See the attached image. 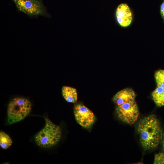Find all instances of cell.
Instances as JSON below:
<instances>
[{"mask_svg": "<svg viewBox=\"0 0 164 164\" xmlns=\"http://www.w3.org/2000/svg\"><path fill=\"white\" fill-rule=\"evenodd\" d=\"M135 97L134 91L129 88L119 91L113 97L117 115L120 120L125 123L133 124L138 119L139 111Z\"/></svg>", "mask_w": 164, "mask_h": 164, "instance_id": "1", "label": "cell"}, {"mask_svg": "<svg viewBox=\"0 0 164 164\" xmlns=\"http://www.w3.org/2000/svg\"><path fill=\"white\" fill-rule=\"evenodd\" d=\"M117 22L123 27L129 26L132 20V15L130 8L127 4L122 3L118 7L116 12Z\"/></svg>", "mask_w": 164, "mask_h": 164, "instance_id": "7", "label": "cell"}, {"mask_svg": "<svg viewBox=\"0 0 164 164\" xmlns=\"http://www.w3.org/2000/svg\"><path fill=\"white\" fill-rule=\"evenodd\" d=\"M11 138L6 133L3 132H0V145L3 149H6L12 144Z\"/></svg>", "mask_w": 164, "mask_h": 164, "instance_id": "10", "label": "cell"}, {"mask_svg": "<svg viewBox=\"0 0 164 164\" xmlns=\"http://www.w3.org/2000/svg\"><path fill=\"white\" fill-rule=\"evenodd\" d=\"M63 97L68 102L75 103L77 100V94L75 88L68 86H64L62 88Z\"/></svg>", "mask_w": 164, "mask_h": 164, "instance_id": "8", "label": "cell"}, {"mask_svg": "<svg viewBox=\"0 0 164 164\" xmlns=\"http://www.w3.org/2000/svg\"><path fill=\"white\" fill-rule=\"evenodd\" d=\"M73 112L77 122L85 128L91 127L95 120V116L93 112L83 104H77L75 105Z\"/></svg>", "mask_w": 164, "mask_h": 164, "instance_id": "6", "label": "cell"}, {"mask_svg": "<svg viewBox=\"0 0 164 164\" xmlns=\"http://www.w3.org/2000/svg\"><path fill=\"white\" fill-rule=\"evenodd\" d=\"M137 130L141 144L145 150L157 147L162 139L160 125L154 115H150L140 120Z\"/></svg>", "mask_w": 164, "mask_h": 164, "instance_id": "2", "label": "cell"}, {"mask_svg": "<svg viewBox=\"0 0 164 164\" xmlns=\"http://www.w3.org/2000/svg\"><path fill=\"white\" fill-rule=\"evenodd\" d=\"M152 99L156 105L159 107L164 106V89L157 87L152 93Z\"/></svg>", "mask_w": 164, "mask_h": 164, "instance_id": "9", "label": "cell"}, {"mask_svg": "<svg viewBox=\"0 0 164 164\" xmlns=\"http://www.w3.org/2000/svg\"><path fill=\"white\" fill-rule=\"evenodd\" d=\"M160 13L162 17L164 19V2L161 5Z\"/></svg>", "mask_w": 164, "mask_h": 164, "instance_id": "13", "label": "cell"}, {"mask_svg": "<svg viewBox=\"0 0 164 164\" xmlns=\"http://www.w3.org/2000/svg\"><path fill=\"white\" fill-rule=\"evenodd\" d=\"M162 148L163 150L164 151V137L163 138V140L162 141Z\"/></svg>", "mask_w": 164, "mask_h": 164, "instance_id": "14", "label": "cell"}, {"mask_svg": "<svg viewBox=\"0 0 164 164\" xmlns=\"http://www.w3.org/2000/svg\"><path fill=\"white\" fill-rule=\"evenodd\" d=\"M31 104L26 99L15 98L9 103L7 110V121L12 124L24 119L29 113Z\"/></svg>", "mask_w": 164, "mask_h": 164, "instance_id": "4", "label": "cell"}, {"mask_svg": "<svg viewBox=\"0 0 164 164\" xmlns=\"http://www.w3.org/2000/svg\"><path fill=\"white\" fill-rule=\"evenodd\" d=\"M154 164H164V152L155 155Z\"/></svg>", "mask_w": 164, "mask_h": 164, "instance_id": "12", "label": "cell"}, {"mask_svg": "<svg viewBox=\"0 0 164 164\" xmlns=\"http://www.w3.org/2000/svg\"><path fill=\"white\" fill-rule=\"evenodd\" d=\"M44 127L36 134L35 139L39 146L49 148L56 145L61 135L60 127L53 123L48 118L45 119Z\"/></svg>", "mask_w": 164, "mask_h": 164, "instance_id": "3", "label": "cell"}, {"mask_svg": "<svg viewBox=\"0 0 164 164\" xmlns=\"http://www.w3.org/2000/svg\"><path fill=\"white\" fill-rule=\"evenodd\" d=\"M17 11L22 12L29 18H37L39 16L50 17L42 0H12Z\"/></svg>", "mask_w": 164, "mask_h": 164, "instance_id": "5", "label": "cell"}, {"mask_svg": "<svg viewBox=\"0 0 164 164\" xmlns=\"http://www.w3.org/2000/svg\"><path fill=\"white\" fill-rule=\"evenodd\" d=\"M154 76L157 86L164 89V70H160L156 71Z\"/></svg>", "mask_w": 164, "mask_h": 164, "instance_id": "11", "label": "cell"}]
</instances>
